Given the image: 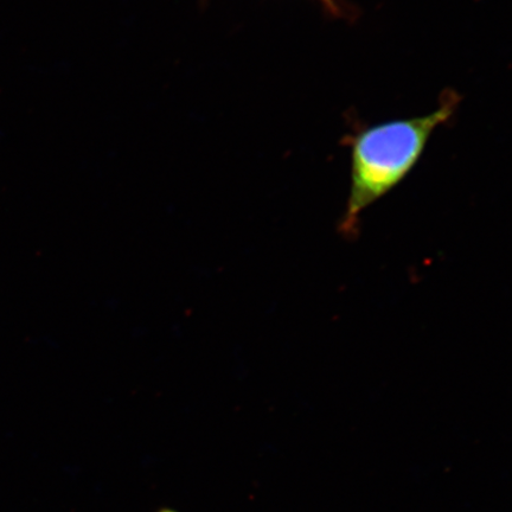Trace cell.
Segmentation results:
<instances>
[{
  "label": "cell",
  "mask_w": 512,
  "mask_h": 512,
  "mask_svg": "<svg viewBox=\"0 0 512 512\" xmlns=\"http://www.w3.org/2000/svg\"><path fill=\"white\" fill-rule=\"evenodd\" d=\"M459 101L456 93H446L431 113L370 126L351 139V185L343 233L354 234L364 210L411 174L433 133L451 120Z\"/></svg>",
  "instance_id": "6da1fadb"
},
{
  "label": "cell",
  "mask_w": 512,
  "mask_h": 512,
  "mask_svg": "<svg viewBox=\"0 0 512 512\" xmlns=\"http://www.w3.org/2000/svg\"><path fill=\"white\" fill-rule=\"evenodd\" d=\"M322 2L326 5V6H329L330 9L334 10L335 9V4H334V0H322Z\"/></svg>",
  "instance_id": "7a4b0ae2"
}]
</instances>
